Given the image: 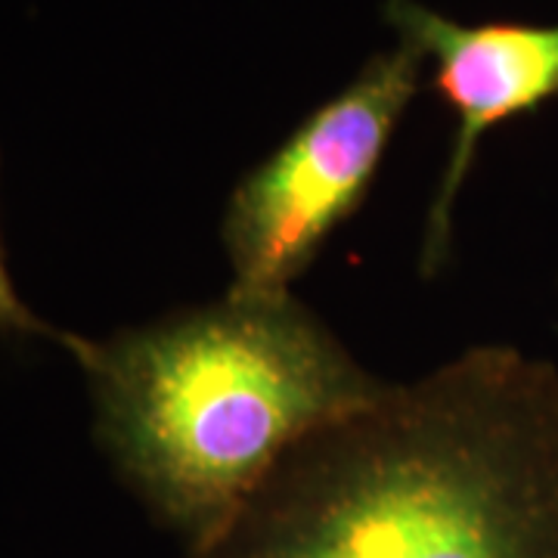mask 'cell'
I'll return each mask as SVG.
<instances>
[{"label": "cell", "mask_w": 558, "mask_h": 558, "mask_svg": "<svg viewBox=\"0 0 558 558\" xmlns=\"http://www.w3.org/2000/svg\"><path fill=\"white\" fill-rule=\"evenodd\" d=\"M180 558H558V369L481 344L388 381Z\"/></svg>", "instance_id": "obj_1"}, {"label": "cell", "mask_w": 558, "mask_h": 558, "mask_svg": "<svg viewBox=\"0 0 558 558\" xmlns=\"http://www.w3.org/2000/svg\"><path fill=\"white\" fill-rule=\"evenodd\" d=\"M75 360L97 400V438L124 484L186 546L218 534L301 438L379 398L295 295L227 292Z\"/></svg>", "instance_id": "obj_2"}, {"label": "cell", "mask_w": 558, "mask_h": 558, "mask_svg": "<svg viewBox=\"0 0 558 558\" xmlns=\"http://www.w3.org/2000/svg\"><path fill=\"white\" fill-rule=\"evenodd\" d=\"M425 60L410 44L369 57L357 78L317 106L236 183L223 215L233 270L227 292L292 295L323 242L366 199L385 149L418 94Z\"/></svg>", "instance_id": "obj_3"}, {"label": "cell", "mask_w": 558, "mask_h": 558, "mask_svg": "<svg viewBox=\"0 0 558 558\" xmlns=\"http://www.w3.org/2000/svg\"><path fill=\"white\" fill-rule=\"evenodd\" d=\"M385 20L398 32V40L435 65V87L459 119L422 230V274L432 277L447 260L453 205L484 134L499 121L534 112L558 97V22L465 25L418 0H385Z\"/></svg>", "instance_id": "obj_4"}, {"label": "cell", "mask_w": 558, "mask_h": 558, "mask_svg": "<svg viewBox=\"0 0 558 558\" xmlns=\"http://www.w3.org/2000/svg\"><path fill=\"white\" fill-rule=\"evenodd\" d=\"M0 332L7 336H40V339H57L62 341L72 354L81 344L78 336H65L60 329H53L50 323H44L40 317L32 314V307L20 299L10 270H7V260H3V242H0Z\"/></svg>", "instance_id": "obj_5"}]
</instances>
